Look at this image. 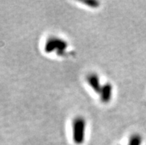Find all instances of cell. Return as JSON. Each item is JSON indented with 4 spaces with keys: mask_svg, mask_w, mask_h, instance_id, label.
<instances>
[{
    "mask_svg": "<svg viewBox=\"0 0 146 145\" xmlns=\"http://www.w3.org/2000/svg\"><path fill=\"white\" fill-rule=\"evenodd\" d=\"M86 121L82 116H77L72 122V138L76 144L81 145L85 140Z\"/></svg>",
    "mask_w": 146,
    "mask_h": 145,
    "instance_id": "cell-1",
    "label": "cell"
},
{
    "mask_svg": "<svg viewBox=\"0 0 146 145\" xmlns=\"http://www.w3.org/2000/svg\"><path fill=\"white\" fill-rule=\"evenodd\" d=\"M68 47L66 41L58 38V37L52 36L48 38L44 44V51L47 53L58 52V53H64Z\"/></svg>",
    "mask_w": 146,
    "mask_h": 145,
    "instance_id": "cell-2",
    "label": "cell"
},
{
    "mask_svg": "<svg viewBox=\"0 0 146 145\" xmlns=\"http://www.w3.org/2000/svg\"><path fill=\"white\" fill-rule=\"evenodd\" d=\"M86 81H87L88 85L96 93L100 94V91L102 90V85H101L100 76L97 74L95 73H89L86 77Z\"/></svg>",
    "mask_w": 146,
    "mask_h": 145,
    "instance_id": "cell-3",
    "label": "cell"
},
{
    "mask_svg": "<svg viewBox=\"0 0 146 145\" xmlns=\"http://www.w3.org/2000/svg\"><path fill=\"white\" fill-rule=\"evenodd\" d=\"M100 100L103 104H108L113 96V87L111 83L107 82L102 85V90L100 93Z\"/></svg>",
    "mask_w": 146,
    "mask_h": 145,
    "instance_id": "cell-4",
    "label": "cell"
},
{
    "mask_svg": "<svg viewBox=\"0 0 146 145\" xmlns=\"http://www.w3.org/2000/svg\"><path fill=\"white\" fill-rule=\"evenodd\" d=\"M143 144V137L138 133L131 135L128 140V145H142Z\"/></svg>",
    "mask_w": 146,
    "mask_h": 145,
    "instance_id": "cell-5",
    "label": "cell"
},
{
    "mask_svg": "<svg viewBox=\"0 0 146 145\" xmlns=\"http://www.w3.org/2000/svg\"><path fill=\"white\" fill-rule=\"evenodd\" d=\"M82 3L86 5L87 6L92 8H96L100 6V2L95 1V0H87V1H82Z\"/></svg>",
    "mask_w": 146,
    "mask_h": 145,
    "instance_id": "cell-6",
    "label": "cell"
}]
</instances>
